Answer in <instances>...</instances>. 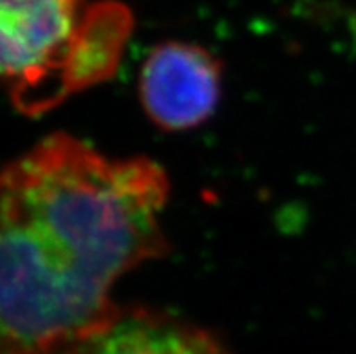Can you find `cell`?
Listing matches in <instances>:
<instances>
[{"mask_svg": "<svg viewBox=\"0 0 356 354\" xmlns=\"http://www.w3.org/2000/svg\"><path fill=\"white\" fill-rule=\"evenodd\" d=\"M168 177L53 134L0 170V354H53L120 311L114 284L163 255Z\"/></svg>", "mask_w": 356, "mask_h": 354, "instance_id": "6da1fadb", "label": "cell"}, {"mask_svg": "<svg viewBox=\"0 0 356 354\" xmlns=\"http://www.w3.org/2000/svg\"><path fill=\"white\" fill-rule=\"evenodd\" d=\"M83 0H0V83L22 113L40 114L76 90Z\"/></svg>", "mask_w": 356, "mask_h": 354, "instance_id": "7a4b0ae2", "label": "cell"}, {"mask_svg": "<svg viewBox=\"0 0 356 354\" xmlns=\"http://www.w3.org/2000/svg\"><path fill=\"white\" fill-rule=\"evenodd\" d=\"M222 65L212 53L188 42H163L140 71V102L154 125L167 132L199 127L216 113Z\"/></svg>", "mask_w": 356, "mask_h": 354, "instance_id": "3957f363", "label": "cell"}, {"mask_svg": "<svg viewBox=\"0 0 356 354\" xmlns=\"http://www.w3.org/2000/svg\"><path fill=\"white\" fill-rule=\"evenodd\" d=\"M53 354H232L210 332L167 314L118 311L102 328Z\"/></svg>", "mask_w": 356, "mask_h": 354, "instance_id": "277c9868", "label": "cell"}]
</instances>
